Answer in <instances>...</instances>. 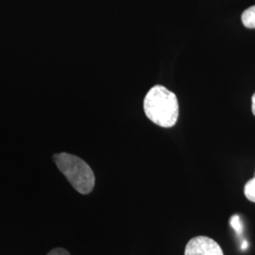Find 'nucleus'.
I'll use <instances>...</instances> for the list:
<instances>
[{"label":"nucleus","instance_id":"1","mask_svg":"<svg viewBox=\"0 0 255 255\" xmlns=\"http://www.w3.org/2000/svg\"><path fill=\"white\" fill-rule=\"evenodd\" d=\"M146 118L163 128H171L179 118V102L173 92L164 86L155 85L147 92L144 100Z\"/></svg>","mask_w":255,"mask_h":255},{"label":"nucleus","instance_id":"2","mask_svg":"<svg viewBox=\"0 0 255 255\" xmlns=\"http://www.w3.org/2000/svg\"><path fill=\"white\" fill-rule=\"evenodd\" d=\"M53 159L60 171L64 174L75 190L82 195L91 193L96 179L89 164L80 157L65 152L55 154Z\"/></svg>","mask_w":255,"mask_h":255},{"label":"nucleus","instance_id":"3","mask_svg":"<svg viewBox=\"0 0 255 255\" xmlns=\"http://www.w3.org/2000/svg\"><path fill=\"white\" fill-rule=\"evenodd\" d=\"M184 255H224L219 243L207 237H196L187 243Z\"/></svg>","mask_w":255,"mask_h":255},{"label":"nucleus","instance_id":"4","mask_svg":"<svg viewBox=\"0 0 255 255\" xmlns=\"http://www.w3.org/2000/svg\"><path fill=\"white\" fill-rule=\"evenodd\" d=\"M242 23L248 28H255V5L242 13Z\"/></svg>","mask_w":255,"mask_h":255},{"label":"nucleus","instance_id":"5","mask_svg":"<svg viewBox=\"0 0 255 255\" xmlns=\"http://www.w3.org/2000/svg\"><path fill=\"white\" fill-rule=\"evenodd\" d=\"M244 194L249 201L255 202V176L247 182L244 187Z\"/></svg>","mask_w":255,"mask_h":255},{"label":"nucleus","instance_id":"6","mask_svg":"<svg viewBox=\"0 0 255 255\" xmlns=\"http://www.w3.org/2000/svg\"><path fill=\"white\" fill-rule=\"evenodd\" d=\"M230 223H231L232 228L237 232V235H242V233H243V224H242V221H241V219H240L239 216H237V215L233 216L231 218Z\"/></svg>","mask_w":255,"mask_h":255},{"label":"nucleus","instance_id":"7","mask_svg":"<svg viewBox=\"0 0 255 255\" xmlns=\"http://www.w3.org/2000/svg\"><path fill=\"white\" fill-rule=\"evenodd\" d=\"M46 255H70V254L63 248H56Z\"/></svg>","mask_w":255,"mask_h":255},{"label":"nucleus","instance_id":"8","mask_svg":"<svg viewBox=\"0 0 255 255\" xmlns=\"http://www.w3.org/2000/svg\"><path fill=\"white\" fill-rule=\"evenodd\" d=\"M252 101H253V103H252V111H253L254 116H255V93L254 94V96H253Z\"/></svg>","mask_w":255,"mask_h":255},{"label":"nucleus","instance_id":"9","mask_svg":"<svg viewBox=\"0 0 255 255\" xmlns=\"http://www.w3.org/2000/svg\"><path fill=\"white\" fill-rule=\"evenodd\" d=\"M248 247H249V243H248V241H243V243H242V245H241V250H242V251H244V250H246Z\"/></svg>","mask_w":255,"mask_h":255}]
</instances>
